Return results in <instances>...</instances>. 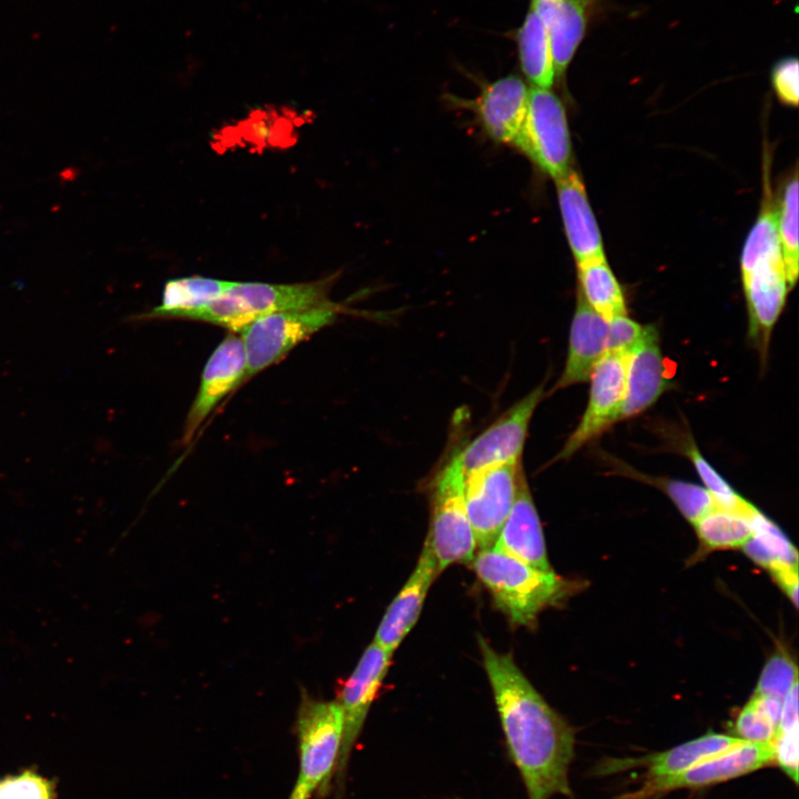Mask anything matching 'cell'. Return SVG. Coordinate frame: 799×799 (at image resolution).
I'll return each instance as SVG.
<instances>
[{"label":"cell","instance_id":"1","mask_svg":"<svg viewBox=\"0 0 799 799\" xmlns=\"http://www.w3.org/2000/svg\"><path fill=\"white\" fill-rule=\"evenodd\" d=\"M478 643L508 756L527 798L572 797L574 729L538 694L510 654L496 651L483 637Z\"/></svg>","mask_w":799,"mask_h":799},{"label":"cell","instance_id":"2","mask_svg":"<svg viewBox=\"0 0 799 799\" xmlns=\"http://www.w3.org/2000/svg\"><path fill=\"white\" fill-rule=\"evenodd\" d=\"M469 564L514 626H533L543 610L559 604L577 586L553 569L536 568L494 546L478 549Z\"/></svg>","mask_w":799,"mask_h":799},{"label":"cell","instance_id":"3","mask_svg":"<svg viewBox=\"0 0 799 799\" xmlns=\"http://www.w3.org/2000/svg\"><path fill=\"white\" fill-rule=\"evenodd\" d=\"M749 335L765 353L790 290L777 229V211L765 206L741 253Z\"/></svg>","mask_w":799,"mask_h":799},{"label":"cell","instance_id":"4","mask_svg":"<svg viewBox=\"0 0 799 799\" xmlns=\"http://www.w3.org/2000/svg\"><path fill=\"white\" fill-rule=\"evenodd\" d=\"M333 277L299 283L232 282L220 296L179 318L208 322L240 333L254 320L280 311L301 310L328 302Z\"/></svg>","mask_w":799,"mask_h":799},{"label":"cell","instance_id":"5","mask_svg":"<svg viewBox=\"0 0 799 799\" xmlns=\"http://www.w3.org/2000/svg\"><path fill=\"white\" fill-rule=\"evenodd\" d=\"M344 721L338 702L302 694L296 714L299 776L294 789L311 799L327 792L336 775Z\"/></svg>","mask_w":799,"mask_h":799},{"label":"cell","instance_id":"6","mask_svg":"<svg viewBox=\"0 0 799 799\" xmlns=\"http://www.w3.org/2000/svg\"><path fill=\"white\" fill-rule=\"evenodd\" d=\"M340 312V305L328 301L313 307L273 312L251 322L240 332L246 360L243 382L334 323Z\"/></svg>","mask_w":799,"mask_h":799},{"label":"cell","instance_id":"7","mask_svg":"<svg viewBox=\"0 0 799 799\" xmlns=\"http://www.w3.org/2000/svg\"><path fill=\"white\" fill-rule=\"evenodd\" d=\"M426 539L439 574L453 564H469L477 552L464 498V475L451 458L432 482L431 526Z\"/></svg>","mask_w":799,"mask_h":799},{"label":"cell","instance_id":"8","mask_svg":"<svg viewBox=\"0 0 799 799\" xmlns=\"http://www.w3.org/2000/svg\"><path fill=\"white\" fill-rule=\"evenodd\" d=\"M514 144L555 180L570 170L566 113L550 89L533 87L529 90L526 114Z\"/></svg>","mask_w":799,"mask_h":799},{"label":"cell","instance_id":"9","mask_svg":"<svg viewBox=\"0 0 799 799\" xmlns=\"http://www.w3.org/2000/svg\"><path fill=\"white\" fill-rule=\"evenodd\" d=\"M524 475L522 459L474 469L464 477V498L477 550L494 545Z\"/></svg>","mask_w":799,"mask_h":799},{"label":"cell","instance_id":"10","mask_svg":"<svg viewBox=\"0 0 799 799\" xmlns=\"http://www.w3.org/2000/svg\"><path fill=\"white\" fill-rule=\"evenodd\" d=\"M773 762V741H746L684 772L658 779H645L638 789L618 799H655L674 790L704 788L757 771Z\"/></svg>","mask_w":799,"mask_h":799},{"label":"cell","instance_id":"11","mask_svg":"<svg viewBox=\"0 0 799 799\" xmlns=\"http://www.w3.org/2000/svg\"><path fill=\"white\" fill-rule=\"evenodd\" d=\"M627 353L607 352L593 370L586 409L554 461L572 457L621 419L626 394Z\"/></svg>","mask_w":799,"mask_h":799},{"label":"cell","instance_id":"12","mask_svg":"<svg viewBox=\"0 0 799 799\" xmlns=\"http://www.w3.org/2000/svg\"><path fill=\"white\" fill-rule=\"evenodd\" d=\"M544 393L543 383L452 456L464 477L489 464L522 459L529 423Z\"/></svg>","mask_w":799,"mask_h":799},{"label":"cell","instance_id":"13","mask_svg":"<svg viewBox=\"0 0 799 799\" xmlns=\"http://www.w3.org/2000/svg\"><path fill=\"white\" fill-rule=\"evenodd\" d=\"M392 656L393 653L373 641L366 647L355 669L340 690L336 701L343 714L344 730L336 770L338 782H343L352 749L390 669Z\"/></svg>","mask_w":799,"mask_h":799},{"label":"cell","instance_id":"14","mask_svg":"<svg viewBox=\"0 0 799 799\" xmlns=\"http://www.w3.org/2000/svg\"><path fill=\"white\" fill-rule=\"evenodd\" d=\"M245 352L240 336L227 335L208 360L199 391L188 412L182 442L189 444L218 404L243 383Z\"/></svg>","mask_w":799,"mask_h":799},{"label":"cell","instance_id":"15","mask_svg":"<svg viewBox=\"0 0 799 799\" xmlns=\"http://www.w3.org/2000/svg\"><path fill=\"white\" fill-rule=\"evenodd\" d=\"M439 574L436 558L425 539L417 564L400 593L388 605L374 643L394 653L417 621L428 589Z\"/></svg>","mask_w":799,"mask_h":799},{"label":"cell","instance_id":"16","mask_svg":"<svg viewBox=\"0 0 799 799\" xmlns=\"http://www.w3.org/2000/svg\"><path fill=\"white\" fill-rule=\"evenodd\" d=\"M746 741L736 736L709 731L663 752L639 758H610L599 763L597 772L607 775L641 767L646 768V779L669 777L684 772Z\"/></svg>","mask_w":799,"mask_h":799},{"label":"cell","instance_id":"17","mask_svg":"<svg viewBox=\"0 0 799 799\" xmlns=\"http://www.w3.org/2000/svg\"><path fill=\"white\" fill-rule=\"evenodd\" d=\"M666 373L658 331L649 325L644 338L627 353L621 419L643 413L661 396L669 384Z\"/></svg>","mask_w":799,"mask_h":799},{"label":"cell","instance_id":"18","mask_svg":"<svg viewBox=\"0 0 799 799\" xmlns=\"http://www.w3.org/2000/svg\"><path fill=\"white\" fill-rule=\"evenodd\" d=\"M528 93L526 83L509 74L486 84L473 101L485 132L495 141L514 143L523 124Z\"/></svg>","mask_w":799,"mask_h":799},{"label":"cell","instance_id":"19","mask_svg":"<svg viewBox=\"0 0 799 799\" xmlns=\"http://www.w3.org/2000/svg\"><path fill=\"white\" fill-rule=\"evenodd\" d=\"M608 323L578 293L572 320L568 353L563 373L553 391L588 381L597 363L607 353Z\"/></svg>","mask_w":799,"mask_h":799},{"label":"cell","instance_id":"20","mask_svg":"<svg viewBox=\"0 0 799 799\" xmlns=\"http://www.w3.org/2000/svg\"><path fill=\"white\" fill-rule=\"evenodd\" d=\"M493 546L536 568L552 569L540 520L525 474L519 481L512 509Z\"/></svg>","mask_w":799,"mask_h":799},{"label":"cell","instance_id":"21","mask_svg":"<svg viewBox=\"0 0 799 799\" xmlns=\"http://www.w3.org/2000/svg\"><path fill=\"white\" fill-rule=\"evenodd\" d=\"M555 181L566 236L576 261L604 253L599 227L578 174L569 170Z\"/></svg>","mask_w":799,"mask_h":799},{"label":"cell","instance_id":"22","mask_svg":"<svg viewBox=\"0 0 799 799\" xmlns=\"http://www.w3.org/2000/svg\"><path fill=\"white\" fill-rule=\"evenodd\" d=\"M593 0H559L552 12L540 19L547 28L555 75L562 77L584 39Z\"/></svg>","mask_w":799,"mask_h":799},{"label":"cell","instance_id":"23","mask_svg":"<svg viewBox=\"0 0 799 799\" xmlns=\"http://www.w3.org/2000/svg\"><path fill=\"white\" fill-rule=\"evenodd\" d=\"M577 273L578 293L603 318L627 314L624 293L604 253L577 261Z\"/></svg>","mask_w":799,"mask_h":799},{"label":"cell","instance_id":"24","mask_svg":"<svg viewBox=\"0 0 799 799\" xmlns=\"http://www.w3.org/2000/svg\"><path fill=\"white\" fill-rule=\"evenodd\" d=\"M520 69L537 88L550 89L556 78L549 34L538 14L529 7L515 33Z\"/></svg>","mask_w":799,"mask_h":799},{"label":"cell","instance_id":"25","mask_svg":"<svg viewBox=\"0 0 799 799\" xmlns=\"http://www.w3.org/2000/svg\"><path fill=\"white\" fill-rule=\"evenodd\" d=\"M232 282L203 276L173 279L165 283L161 303L152 311L132 316L134 320L180 317L183 313L206 305L220 296Z\"/></svg>","mask_w":799,"mask_h":799},{"label":"cell","instance_id":"26","mask_svg":"<svg viewBox=\"0 0 799 799\" xmlns=\"http://www.w3.org/2000/svg\"><path fill=\"white\" fill-rule=\"evenodd\" d=\"M752 535L741 546L745 554L771 574L798 570V555L785 534L757 508L749 516Z\"/></svg>","mask_w":799,"mask_h":799},{"label":"cell","instance_id":"27","mask_svg":"<svg viewBox=\"0 0 799 799\" xmlns=\"http://www.w3.org/2000/svg\"><path fill=\"white\" fill-rule=\"evenodd\" d=\"M749 516L715 506L694 524L702 548L741 547L754 533Z\"/></svg>","mask_w":799,"mask_h":799},{"label":"cell","instance_id":"28","mask_svg":"<svg viewBox=\"0 0 799 799\" xmlns=\"http://www.w3.org/2000/svg\"><path fill=\"white\" fill-rule=\"evenodd\" d=\"M781 706L780 699L754 694L736 718V737L748 742L773 741Z\"/></svg>","mask_w":799,"mask_h":799},{"label":"cell","instance_id":"29","mask_svg":"<svg viewBox=\"0 0 799 799\" xmlns=\"http://www.w3.org/2000/svg\"><path fill=\"white\" fill-rule=\"evenodd\" d=\"M777 229L782 251L786 275L791 289L798 277V179L797 174L788 181L782 193Z\"/></svg>","mask_w":799,"mask_h":799},{"label":"cell","instance_id":"30","mask_svg":"<svg viewBox=\"0 0 799 799\" xmlns=\"http://www.w3.org/2000/svg\"><path fill=\"white\" fill-rule=\"evenodd\" d=\"M685 452L705 484V488L712 495L717 507L741 513L746 516L752 513L756 507L734 490L701 455L692 441L687 444Z\"/></svg>","mask_w":799,"mask_h":799},{"label":"cell","instance_id":"31","mask_svg":"<svg viewBox=\"0 0 799 799\" xmlns=\"http://www.w3.org/2000/svg\"><path fill=\"white\" fill-rule=\"evenodd\" d=\"M658 483L692 525L716 506L712 495L697 484L678 479H664Z\"/></svg>","mask_w":799,"mask_h":799},{"label":"cell","instance_id":"32","mask_svg":"<svg viewBox=\"0 0 799 799\" xmlns=\"http://www.w3.org/2000/svg\"><path fill=\"white\" fill-rule=\"evenodd\" d=\"M798 682V670L789 655L779 649L765 664L755 694L782 700Z\"/></svg>","mask_w":799,"mask_h":799},{"label":"cell","instance_id":"33","mask_svg":"<svg viewBox=\"0 0 799 799\" xmlns=\"http://www.w3.org/2000/svg\"><path fill=\"white\" fill-rule=\"evenodd\" d=\"M0 799H57V785L34 769H26L0 778Z\"/></svg>","mask_w":799,"mask_h":799},{"label":"cell","instance_id":"34","mask_svg":"<svg viewBox=\"0 0 799 799\" xmlns=\"http://www.w3.org/2000/svg\"><path fill=\"white\" fill-rule=\"evenodd\" d=\"M607 352L628 353L646 335L649 325H641L627 314L607 321Z\"/></svg>","mask_w":799,"mask_h":799},{"label":"cell","instance_id":"35","mask_svg":"<svg viewBox=\"0 0 799 799\" xmlns=\"http://www.w3.org/2000/svg\"><path fill=\"white\" fill-rule=\"evenodd\" d=\"M775 763L795 782L798 781V726L780 730L773 740Z\"/></svg>","mask_w":799,"mask_h":799},{"label":"cell","instance_id":"36","mask_svg":"<svg viewBox=\"0 0 799 799\" xmlns=\"http://www.w3.org/2000/svg\"><path fill=\"white\" fill-rule=\"evenodd\" d=\"M772 85L783 103L793 107L798 104V61L796 58L782 59L775 65Z\"/></svg>","mask_w":799,"mask_h":799},{"label":"cell","instance_id":"37","mask_svg":"<svg viewBox=\"0 0 799 799\" xmlns=\"http://www.w3.org/2000/svg\"><path fill=\"white\" fill-rule=\"evenodd\" d=\"M289 799H307V798H305L303 795H301L296 790L292 789Z\"/></svg>","mask_w":799,"mask_h":799}]
</instances>
